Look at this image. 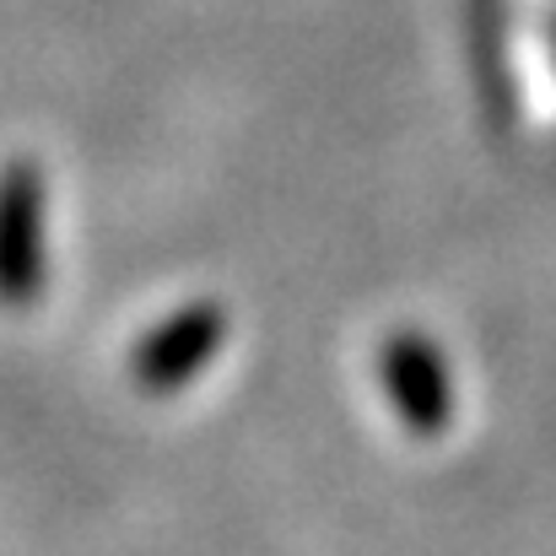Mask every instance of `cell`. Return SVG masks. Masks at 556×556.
I'll use <instances>...</instances> for the list:
<instances>
[{
	"instance_id": "1",
	"label": "cell",
	"mask_w": 556,
	"mask_h": 556,
	"mask_svg": "<svg viewBox=\"0 0 556 556\" xmlns=\"http://www.w3.org/2000/svg\"><path fill=\"white\" fill-rule=\"evenodd\" d=\"M43 287V179L16 163L0 179V298L27 303Z\"/></svg>"
},
{
	"instance_id": "2",
	"label": "cell",
	"mask_w": 556,
	"mask_h": 556,
	"mask_svg": "<svg viewBox=\"0 0 556 556\" xmlns=\"http://www.w3.org/2000/svg\"><path fill=\"white\" fill-rule=\"evenodd\" d=\"M378 372H383V389L394 400V410L405 416L410 432H443L448 416H454V394H448V368L443 357L416 341V336H394L383 352H378Z\"/></svg>"
},
{
	"instance_id": "3",
	"label": "cell",
	"mask_w": 556,
	"mask_h": 556,
	"mask_svg": "<svg viewBox=\"0 0 556 556\" xmlns=\"http://www.w3.org/2000/svg\"><path fill=\"white\" fill-rule=\"evenodd\" d=\"M222 314L216 308H185L179 319H168L163 330H152V341L136 352V378L152 394L185 389L194 372L222 352Z\"/></svg>"
}]
</instances>
